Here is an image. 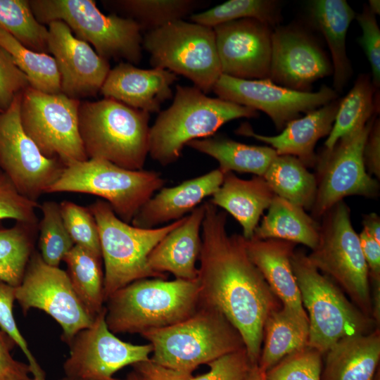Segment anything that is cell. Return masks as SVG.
Returning <instances> with one entry per match:
<instances>
[{"label": "cell", "mask_w": 380, "mask_h": 380, "mask_svg": "<svg viewBox=\"0 0 380 380\" xmlns=\"http://www.w3.org/2000/svg\"><path fill=\"white\" fill-rule=\"evenodd\" d=\"M30 6L39 23H65L77 38L91 43L107 61L121 59L134 65L142 58L143 37L139 25L115 13H103L95 1L31 0Z\"/></svg>", "instance_id": "8"}, {"label": "cell", "mask_w": 380, "mask_h": 380, "mask_svg": "<svg viewBox=\"0 0 380 380\" xmlns=\"http://www.w3.org/2000/svg\"><path fill=\"white\" fill-rule=\"evenodd\" d=\"M339 102L337 99L305 113L303 117L290 121L276 136L257 134L248 123L242 124L236 134L253 137L270 145L277 155L293 156L306 167L313 166L317 159L315 153L316 144L331 132Z\"/></svg>", "instance_id": "23"}, {"label": "cell", "mask_w": 380, "mask_h": 380, "mask_svg": "<svg viewBox=\"0 0 380 380\" xmlns=\"http://www.w3.org/2000/svg\"><path fill=\"white\" fill-rule=\"evenodd\" d=\"M244 380H267V379L265 372L260 369L258 365H254L251 367Z\"/></svg>", "instance_id": "53"}, {"label": "cell", "mask_w": 380, "mask_h": 380, "mask_svg": "<svg viewBox=\"0 0 380 380\" xmlns=\"http://www.w3.org/2000/svg\"><path fill=\"white\" fill-rule=\"evenodd\" d=\"M205 215L204 203L185 216L152 250L148 258L151 270L160 274L166 272L175 279H197L201 248V227Z\"/></svg>", "instance_id": "24"}, {"label": "cell", "mask_w": 380, "mask_h": 380, "mask_svg": "<svg viewBox=\"0 0 380 380\" xmlns=\"http://www.w3.org/2000/svg\"><path fill=\"white\" fill-rule=\"evenodd\" d=\"M308 11L315 26L324 37L332 58L333 89L342 91L353 70L346 53L348 27L355 18L353 9L345 0H314Z\"/></svg>", "instance_id": "27"}, {"label": "cell", "mask_w": 380, "mask_h": 380, "mask_svg": "<svg viewBox=\"0 0 380 380\" xmlns=\"http://www.w3.org/2000/svg\"><path fill=\"white\" fill-rule=\"evenodd\" d=\"M103 4L133 20L141 31L147 32L183 20L206 3L197 0H115L104 1Z\"/></svg>", "instance_id": "34"}, {"label": "cell", "mask_w": 380, "mask_h": 380, "mask_svg": "<svg viewBox=\"0 0 380 380\" xmlns=\"http://www.w3.org/2000/svg\"><path fill=\"white\" fill-rule=\"evenodd\" d=\"M80 102L31 87L22 93L20 117L25 132L44 156L64 165L88 159L79 132Z\"/></svg>", "instance_id": "12"}, {"label": "cell", "mask_w": 380, "mask_h": 380, "mask_svg": "<svg viewBox=\"0 0 380 380\" xmlns=\"http://www.w3.org/2000/svg\"><path fill=\"white\" fill-rule=\"evenodd\" d=\"M10 227L0 226V281L17 287L22 281L34 252L38 224L15 222Z\"/></svg>", "instance_id": "36"}, {"label": "cell", "mask_w": 380, "mask_h": 380, "mask_svg": "<svg viewBox=\"0 0 380 380\" xmlns=\"http://www.w3.org/2000/svg\"><path fill=\"white\" fill-rule=\"evenodd\" d=\"M295 245L293 242L280 239H245L249 258L281 305L308 319L291 263Z\"/></svg>", "instance_id": "25"}, {"label": "cell", "mask_w": 380, "mask_h": 380, "mask_svg": "<svg viewBox=\"0 0 380 380\" xmlns=\"http://www.w3.org/2000/svg\"><path fill=\"white\" fill-rule=\"evenodd\" d=\"M253 238L302 243L312 250L318 243L320 224L303 208L274 196Z\"/></svg>", "instance_id": "30"}, {"label": "cell", "mask_w": 380, "mask_h": 380, "mask_svg": "<svg viewBox=\"0 0 380 380\" xmlns=\"http://www.w3.org/2000/svg\"><path fill=\"white\" fill-rule=\"evenodd\" d=\"M0 29L27 48L49 53L48 28L33 15L27 0H0Z\"/></svg>", "instance_id": "39"}, {"label": "cell", "mask_w": 380, "mask_h": 380, "mask_svg": "<svg viewBox=\"0 0 380 380\" xmlns=\"http://www.w3.org/2000/svg\"><path fill=\"white\" fill-rule=\"evenodd\" d=\"M213 91L222 99L265 113L277 129L290 121L338 99L326 85L315 92L300 91L274 84L269 79L243 80L222 74Z\"/></svg>", "instance_id": "17"}, {"label": "cell", "mask_w": 380, "mask_h": 380, "mask_svg": "<svg viewBox=\"0 0 380 380\" xmlns=\"http://www.w3.org/2000/svg\"><path fill=\"white\" fill-rule=\"evenodd\" d=\"M39 208L42 215L38 223L39 253L47 265L59 267L75 243L64 224L59 203L47 201L40 205Z\"/></svg>", "instance_id": "40"}, {"label": "cell", "mask_w": 380, "mask_h": 380, "mask_svg": "<svg viewBox=\"0 0 380 380\" xmlns=\"http://www.w3.org/2000/svg\"><path fill=\"white\" fill-rule=\"evenodd\" d=\"M143 380H191V374L181 372L153 362L151 359L132 365Z\"/></svg>", "instance_id": "51"}, {"label": "cell", "mask_w": 380, "mask_h": 380, "mask_svg": "<svg viewBox=\"0 0 380 380\" xmlns=\"http://www.w3.org/2000/svg\"><path fill=\"white\" fill-rule=\"evenodd\" d=\"M88 208L99 229L104 263L105 303L115 291L134 281L167 279L166 275L150 269L148 258L154 247L180 224L184 217L160 227L143 229L120 220L103 200H97Z\"/></svg>", "instance_id": "7"}, {"label": "cell", "mask_w": 380, "mask_h": 380, "mask_svg": "<svg viewBox=\"0 0 380 380\" xmlns=\"http://www.w3.org/2000/svg\"><path fill=\"white\" fill-rule=\"evenodd\" d=\"M142 48L153 68L181 75L206 94L222 74L213 27L184 20L172 22L146 32Z\"/></svg>", "instance_id": "11"}, {"label": "cell", "mask_w": 380, "mask_h": 380, "mask_svg": "<svg viewBox=\"0 0 380 380\" xmlns=\"http://www.w3.org/2000/svg\"><path fill=\"white\" fill-rule=\"evenodd\" d=\"M15 287L0 281V329L18 346L25 355L35 380H46L45 373L30 350L27 341L21 334L13 312Z\"/></svg>", "instance_id": "43"}, {"label": "cell", "mask_w": 380, "mask_h": 380, "mask_svg": "<svg viewBox=\"0 0 380 380\" xmlns=\"http://www.w3.org/2000/svg\"><path fill=\"white\" fill-rule=\"evenodd\" d=\"M15 296L24 315L37 308L56 320L63 330L61 339L68 345L94 319L77 296L66 271L47 265L35 251Z\"/></svg>", "instance_id": "14"}, {"label": "cell", "mask_w": 380, "mask_h": 380, "mask_svg": "<svg viewBox=\"0 0 380 380\" xmlns=\"http://www.w3.org/2000/svg\"><path fill=\"white\" fill-rule=\"evenodd\" d=\"M356 20L362 29V35L358 43L362 48L372 70V82L377 89L380 85V30L374 14L365 6L361 13L357 14Z\"/></svg>", "instance_id": "45"}, {"label": "cell", "mask_w": 380, "mask_h": 380, "mask_svg": "<svg viewBox=\"0 0 380 380\" xmlns=\"http://www.w3.org/2000/svg\"><path fill=\"white\" fill-rule=\"evenodd\" d=\"M79 132L88 159L143 170L149 148L150 113L103 98L80 102Z\"/></svg>", "instance_id": "4"}, {"label": "cell", "mask_w": 380, "mask_h": 380, "mask_svg": "<svg viewBox=\"0 0 380 380\" xmlns=\"http://www.w3.org/2000/svg\"><path fill=\"white\" fill-rule=\"evenodd\" d=\"M291 263L308 312V346L323 355L343 338L367 334L377 328L375 320L350 303L303 252L294 251Z\"/></svg>", "instance_id": "6"}, {"label": "cell", "mask_w": 380, "mask_h": 380, "mask_svg": "<svg viewBox=\"0 0 380 380\" xmlns=\"http://www.w3.org/2000/svg\"><path fill=\"white\" fill-rule=\"evenodd\" d=\"M60 380H77V379H73L68 378L67 376H64L63 378L61 379Z\"/></svg>", "instance_id": "56"}, {"label": "cell", "mask_w": 380, "mask_h": 380, "mask_svg": "<svg viewBox=\"0 0 380 380\" xmlns=\"http://www.w3.org/2000/svg\"><path fill=\"white\" fill-rule=\"evenodd\" d=\"M29 87L26 75L18 68L11 56L0 46V109L6 110L14 98Z\"/></svg>", "instance_id": "47"}, {"label": "cell", "mask_w": 380, "mask_h": 380, "mask_svg": "<svg viewBox=\"0 0 380 380\" xmlns=\"http://www.w3.org/2000/svg\"><path fill=\"white\" fill-rule=\"evenodd\" d=\"M322 217L318 243L308 255L310 262L335 281L359 310L373 318L369 269L349 207L341 201Z\"/></svg>", "instance_id": "10"}, {"label": "cell", "mask_w": 380, "mask_h": 380, "mask_svg": "<svg viewBox=\"0 0 380 380\" xmlns=\"http://www.w3.org/2000/svg\"><path fill=\"white\" fill-rule=\"evenodd\" d=\"M102 258L90 251L75 245L65 255L67 274L82 305L95 318L104 308V274Z\"/></svg>", "instance_id": "33"}, {"label": "cell", "mask_w": 380, "mask_h": 380, "mask_svg": "<svg viewBox=\"0 0 380 380\" xmlns=\"http://www.w3.org/2000/svg\"><path fill=\"white\" fill-rule=\"evenodd\" d=\"M64 224L75 243L102 258L96 220L88 207L63 201L59 203Z\"/></svg>", "instance_id": "41"}, {"label": "cell", "mask_w": 380, "mask_h": 380, "mask_svg": "<svg viewBox=\"0 0 380 380\" xmlns=\"http://www.w3.org/2000/svg\"><path fill=\"white\" fill-rule=\"evenodd\" d=\"M177 75L165 69H141L121 62L110 69L100 90L104 98L118 101L148 113H158L172 96Z\"/></svg>", "instance_id": "21"}, {"label": "cell", "mask_w": 380, "mask_h": 380, "mask_svg": "<svg viewBox=\"0 0 380 380\" xmlns=\"http://www.w3.org/2000/svg\"><path fill=\"white\" fill-rule=\"evenodd\" d=\"M123 380H143L140 375L133 369Z\"/></svg>", "instance_id": "55"}, {"label": "cell", "mask_w": 380, "mask_h": 380, "mask_svg": "<svg viewBox=\"0 0 380 380\" xmlns=\"http://www.w3.org/2000/svg\"><path fill=\"white\" fill-rule=\"evenodd\" d=\"M332 73L326 54L305 32L293 26H277L272 33L269 80L300 91H310L317 80Z\"/></svg>", "instance_id": "19"}, {"label": "cell", "mask_w": 380, "mask_h": 380, "mask_svg": "<svg viewBox=\"0 0 380 380\" xmlns=\"http://www.w3.org/2000/svg\"><path fill=\"white\" fill-rule=\"evenodd\" d=\"M363 158L369 175L380 177V122L376 117L367 138Z\"/></svg>", "instance_id": "50"}, {"label": "cell", "mask_w": 380, "mask_h": 380, "mask_svg": "<svg viewBox=\"0 0 380 380\" xmlns=\"http://www.w3.org/2000/svg\"><path fill=\"white\" fill-rule=\"evenodd\" d=\"M209 370L191 380H244L251 367L246 348L224 355L208 364Z\"/></svg>", "instance_id": "46"}, {"label": "cell", "mask_w": 380, "mask_h": 380, "mask_svg": "<svg viewBox=\"0 0 380 380\" xmlns=\"http://www.w3.org/2000/svg\"><path fill=\"white\" fill-rule=\"evenodd\" d=\"M358 235L362 251L369 269V277L373 280L374 290H379L380 243L364 229Z\"/></svg>", "instance_id": "49"}, {"label": "cell", "mask_w": 380, "mask_h": 380, "mask_svg": "<svg viewBox=\"0 0 380 380\" xmlns=\"http://www.w3.org/2000/svg\"><path fill=\"white\" fill-rule=\"evenodd\" d=\"M14 341L0 329V380H35L28 364L16 360L11 351Z\"/></svg>", "instance_id": "48"}, {"label": "cell", "mask_w": 380, "mask_h": 380, "mask_svg": "<svg viewBox=\"0 0 380 380\" xmlns=\"http://www.w3.org/2000/svg\"><path fill=\"white\" fill-rule=\"evenodd\" d=\"M224 176V173L218 167L177 186L161 188L139 209L131 224L152 229L185 217L217 191Z\"/></svg>", "instance_id": "22"}, {"label": "cell", "mask_w": 380, "mask_h": 380, "mask_svg": "<svg viewBox=\"0 0 380 380\" xmlns=\"http://www.w3.org/2000/svg\"><path fill=\"white\" fill-rule=\"evenodd\" d=\"M363 229L380 243V218L375 213L365 215Z\"/></svg>", "instance_id": "52"}, {"label": "cell", "mask_w": 380, "mask_h": 380, "mask_svg": "<svg viewBox=\"0 0 380 380\" xmlns=\"http://www.w3.org/2000/svg\"><path fill=\"white\" fill-rule=\"evenodd\" d=\"M322 354L308 346L296 351L265 372L267 380H321Z\"/></svg>", "instance_id": "42"}, {"label": "cell", "mask_w": 380, "mask_h": 380, "mask_svg": "<svg viewBox=\"0 0 380 380\" xmlns=\"http://www.w3.org/2000/svg\"><path fill=\"white\" fill-rule=\"evenodd\" d=\"M308 319L282 305L266 319L258 365L265 372L287 355L308 343Z\"/></svg>", "instance_id": "29"}, {"label": "cell", "mask_w": 380, "mask_h": 380, "mask_svg": "<svg viewBox=\"0 0 380 380\" xmlns=\"http://www.w3.org/2000/svg\"><path fill=\"white\" fill-rule=\"evenodd\" d=\"M376 117L317 156V193L311 208L314 218L322 217L346 196L379 194V184L366 171L363 158L364 146Z\"/></svg>", "instance_id": "13"}, {"label": "cell", "mask_w": 380, "mask_h": 380, "mask_svg": "<svg viewBox=\"0 0 380 380\" xmlns=\"http://www.w3.org/2000/svg\"><path fill=\"white\" fill-rule=\"evenodd\" d=\"M1 111H3V110L0 109V113H1Z\"/></svg>", "instance_id": "57"}, {"label": "cell", "mask_w": 380, "mask_h": 380, "mask_svg": "<svg viewBox=\"0 0 380 380\" xmlns=\"http://www.w3.org/2000/svg\"><path fill=\"white\" fill-rule=\"evenodd\" d=\"M186 146L215 159L224 173L235 171L263 177L277 156L272 147L248 145L220 135L193 140Z\"/></svg>", "instance_id": "31"}, {"label": "cell", "mask_w": 380, "mask_h": 380, "mask_svg": "<svg viewBox=\"0 0 380 380\" xmlns=\"http://www.w3.org/2000/svg\"><path fill=\"white\" fill-rule=\"evenodd\" d=\"M258 116V112L196 87L177 85L172 103L159 112L150 127L148 155L166 166L176 162L190 141L214 135L225 123Z\"/></svg>", "instance_id": "2"}, {"label": "cell", "mask_w": 380, "mask_h": 380, "mask_svg": "<svg viewBox=\"0 0 380 380\" xmlns=\"http://www.w3.org/2000/svg\"><path fill=\"white\" fill-rule=\"evenodd\" d=\"M325 355L321 380H374L380 359L379 329L343 338Z\"/></svg>", "instance_id": "28"}, {"label": "cell", "mask_w": 380, "mask_h": 380, "mask_svg": "<svg viewBox=\"0 0 380 380\" xmlns=\"http://www.w3.org/2000/svg\"><path fill=\"white\" fill-rule=\"evenodd\" d=\"M369 10L375 15L380 13V1L379 0H369L367 5Z\"/></svg>", "instance_id": "54"}, {"label": "cell", "mask_w": 380, "mask_h": 380, "mask_svg": "<svg viewBox=\"0 0 380 380\" xmlns=\"http://www.w3.org/2000/svg\"><path fill=\"white\" fill-rule=\"evenodd\" d=\"M197 281L200 305L221 312L241 334L252 365H258L268 315L281 303L249 258L245 239L229 235L227 213L205 201Z\"/></svg>", "instance_id": "1"}, {"label": "cell", "mask_w": 380, "mask_h": 380, "mask_svg": "<svg viewBox=\"0 0 380 380\" xmlns=\"http://www.w3.org/2000/svg\"><path fill=\"white\" fill-rule=\"evenodd\" d=\"M106 303V322L113 333L142 334L191 316L200 305L198 281L139 279L115 291Z\"/></svg>", "instance_id": "3"}, {"label": "cell", "mask_w": 380, "mask_h": 380, "mask_svg": "<svg viewBox=\"0 0 380 380\" xmlns=\"http://www.w3.org/2000/svg\"><path fill=\"white\" fill-rule=\"evenodd\" d=\"M376 91L369 75L358 76L352 89L340 100L332 129L324 143L325 149L331 150L341 137L365 125L376 115Z\"/></svg>", "instance_id": "35"}, {"label": "cell", "mask_w": 380, "mask_h": 380, "mask_svg": "<svg viewBox=\"0 0 380 380\" xmlns=\"http://www.w3.org/2000/svg\"><path fill=\"white\" fill-rule=\"evenodd\" d=\"M164 184L156 171L127 170L105 160L91 158L65 165L46 194L80 193L101 197L120 220L130 224Z\"/></svg>", "instance_id": "9"}, {"label": "cell", "mask_w": 380, "mask_h": 380, "mask_svg": "<svg viewBox=\"0 0 380 380\" xmlns=\"http://www.w3.org/2000/svg\"><path fill=\"white\" fill-rule=\"evenodd\" d=\"M39 205L38 202L22 195L0 169V220L11 219L37 224L35 210Z\"/></svg>", "instance_id": "44"}, {"label": "cell", "mask_w": 380, "mask_h": 380, "mask_svg": "<svg viewBox=\"0 0 380 380\" xmlns=\"http://www.w3.org/2000/svg\"><path fill=\"white\" fill-rule=\"evenodd\" d=\"M263 178L274 194L303 209H311L316 197V176L296 157L277 155Z\"/></svg>", "instance_id": "32"}, {"label": "cell", "mask_w": 380, "mask_h": 380, "mask_svg": "<svg viewBox=\"0 0 380 380\" xmlns=\"http://www.w3.org/2000/svg\"><path fill=\"white\" fill-rule=\"evenodd\" d=\"M151 345V360L187 374L245 348L238 330L217 309L200 305L186 319L141 334Z\"/></svg>", "instance_id": "5"}, {"label": "cell", "mask_w": 380, "mask_h": 380, "mask_svg": "<svg viewBox=\"0 0 380 380\" xmlns=\"http://www.w3.org/2000/svg\"><path fill=\"white\" fill-rule=\"evenodd\" d=\"M191 22L214 27L230 21L253 18L275 27L281 20L279 3L272 0H229L189 16Z\"/></svg>", "instance_id": "38"}, {"label": "cell", "mask_w": 380, "mask_h": 380, "mask_svg": "<svg viewBox=\"0 0 380 380\" xmlns=\"http://www.w3.org/2000/svg\"><path fill=\"white\" fill-rule=\"evenodd\" d=\"M22 93L0 113V169L18 191L37 202L60 177L65 165L44 156L26 134L20 122Z\"/></svg>", "instance_id": "15"}, {"label": "cell", "mask_w": 380, "mask_h": 380, "mask_svg": "<svg viewBox=\"0 0 380 380\" xmlns=\"http://www.w3.org/2000/svg\"><path fill=\"white\" fill-rule=\"evenodd\" d=\"M47 25L48 50L60 72L61 93L80 101L100 93L110 70L108 61L74 36L65 23L56 20Z\"/></svg>", "instance_id": "20"}, {"label": "cell", "mask_w": 380, "mask_h": 380, "mask_svg": "<svg viewBox=\"0 0 380 380\" xmlns=\"http://www.w3.org/2000/svg\"><path fill=\"white\" fill-rule=\"evenodd\" d=\"M106 312L104 307L92 324L77 333L68 344L70 354L63 366L65 376L119 380L113 377L118 371L151 358V345H136L118 338L108 327Z\"/></svg>", "instance_id": "16"}, {"label": "cell", "mask_w": 380, "mask_h": 380, "mask_svg": "<svg viewBox=\"0 0 380 380\" xmlns=\"http://www.w3.org/2000/svg\"><path fill=\"white\" fill-rule=\"evenodd\" d=\"M272 27L243 18L213 28L222 73L243 80L269 79Z\"/></svg>", "instance_id": "18"}, {"label": "cell", "mask_w": 380, "mask_h": 380, "mask_svg": "<svg viewBox=\"0 0 380 380\" xmlns=\"http://www.w3.org/2000/svg\"><path fill=\"white\" fill-rule=\"evenodd\" d=\"M0 46L11 56L32 88L46 94L61 93V75L53 57L27 48L1 29Z\"/></svg>", "instance_id": "37"}, {"label": "cell", "mask_w": 380, "mask_h": 380, "mask_svg": "<svg viewBox=\"0 0 380 380\" xmlns=\"http://www.w3.org/2000/svg\"><path fill=\"white\" fill-rule=\"evenodd\" d=\"M274 196L263 177L243 179L229 172L209 201L231 214L241 226L244 239H251Z\"/></svg>", "instance_id": "26"}]
</instances>
